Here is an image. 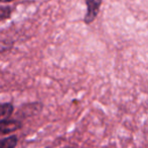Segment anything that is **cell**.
Instances as JSON below:
<instances>
[{"mask_svg":"<svg viewBox=\"0 0 148 148\" xmlns=\"http://www.w3.org/2000/svg\"><path fill=\"white\" fill-rule=\"evenodd\" d=\"M87 6V12L84 17V23L86 25L91 23L99 12V7L101 4V0H85Z\"/></svg>","mask_w":148,"mask_h":148,"instance_id":"cell-1","label":"cell"},{"mask_svg":"<svg viewBox=\"0 0 148 148\" xmlns=\"http://www.w3.org/2000/svg\"><path fill=\"white\" fill-rule=\"evenodd\" d=\"M17 143V138L15 136L4 138L0 140V148H14Z\"/></svg>","mask_w":148,"mask_h":148,"instance_id":"cell-4","label":"cell"},{"mask_svg":"<svg viewBox=\"0 0 148 148\" xmlns=\"http://www.w3.org/2000/svg\"><path fill=\"white\" fill-rule=\"evenodd\" d=\"M13 112V106L9 103L0 105V122L6 120Z\"/></svg>","mask_w":148,"mask_h":148,"instance_id":"cell-3","label":"cell"},{"mask_svg":"<svg viewBox=\"0 0 148 148\" xmlns=\"http://www.w3.org/2000/svg\"><path fill=\"white\" fill-rule=\"evenodd\" d=\"M21 127V123L15 120H4L0 122V136L16 131Z\"/></svg>","mask_w":148,"mask_h":148,"instance_id":"cell-2","label":"cell"},{"mask_svg":"<svg viewBox=\"0 0 148 148\" xmlns=\"http://www.w3.org/2000/svg\"><path fill=\"white\" fill-rule=\"evenodd\" d=\"M11 14V9L9 6H0V21L8 18Z\"/></svg>","mask_w":148,"mask_h":148,"instance_id":"cell-5","label":"cell"},{"mask_svg":"<svg viewBox=\"0 0 148 148\" xmlns=\"http://www.w3.org/2000/svg\"><path fill=\"white\" fill-rule=\"evenodd\" d=\"M10 1H13V0H0V2H10Z\"/></svg>","mask_w":148,"mask_h":148,"instance_id":"cell-6","label":"cell"}]
</instances>
